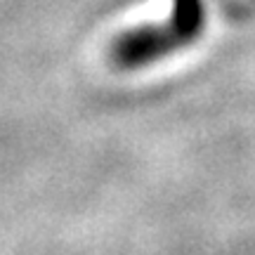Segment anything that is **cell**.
<instances>
[{
  "mask_svg": "<svg viewBox=\"0 0 255 255\" xmlns=\"http://www.w3.org/2000/svg\"><path fill=\"white\" fill-rule=\"evenodd\" d=\"M184 43L170 21L154 26H137L121 33L111 43V62L119 69H139L161 57L180 50Z\"/></svg>",
  "mask_w": 255,
  "mask_h": 255,
  "instance_id": "6da1fadb",
  "label": "cell"
},
{
  "mask_svg": "<svg viewBox=\"0 0 255 255\" xmlns=\"http://www.w3.org/2000/svg\"><path fill=\"white\" fill-rule=\"evenodd\" d=\"M184 45L194 43L206 26V9L203 0H173V14L168 19Z\"/></svg>",
  "mask_w": 255,
  "mask_h": 255,
  "instance_id": "7a4b0ae2",
  "label": "cell"
}]
</instances>
